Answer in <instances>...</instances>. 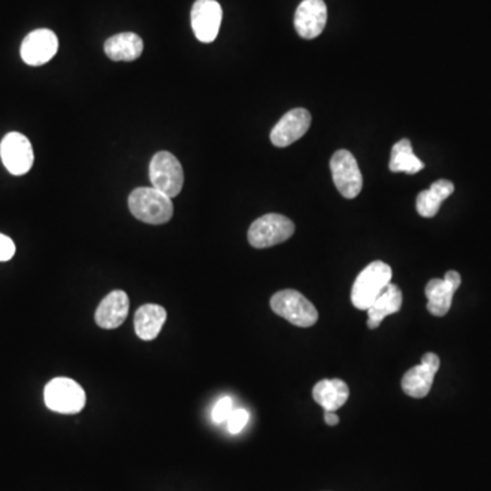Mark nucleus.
<instances>
[{
	"instance_id": "1",
	"label": "nucleus",
	"mask_w": 491,
	"mask_h": 491,
	"mask_svg": "<svg viewBox=\"0 0 491 491\" xmlns=\"http://www.w3.org/2000/svg\"><path fill=\"white\" fill-rule=\"evenodd\" d=\"M129 208L133 216L148 224H164L173 216V198L155 188H138L130 194Z\"/></svg>"
},
{
	"instance_id": "2",
	"label": "nucleus",
	"mask_w": 491,
	"mask_h": 491,
	"mask_svg": "<svg viewBox=\"0 0 491 491\" xmlns=\"http://www.w3.org/2000/svg\"><path fill=\"white\" fill-rule=\"evenodd\" d=\"M392 275V268L382 261H374L366 266L352 286V304L359 310H367L390 283Z\"/></svg>"
},
{
	"instance_id": "3",
	"label": "nucleus",
	"mask_w": 491,
	"mask_h": 491,
	"mask_svg": "<svg viewBox=\"0 0 491 491\" xmlns=\"http://www.w3.org/2000/svg\"><path fill=\"white\" fill-rule=\"evenodd\" d=\"M45 406L53 413L74 415L81 413L86 404V393L70 378H53L44 389Z\"/></svg>"
},
{
	"instance_id": "4",
	"label": "nucleus",
	"mask_w": 491,
	"mask_h": 491,
	"mask_svg": "<svg viewBox=\"0 0 491 491\" xmlns=\"http://www.w3.org/2000/svg\"><path fill=\"white\" fill-rule=\"evenodd\" d=\"M270 307L278 316L299 327H310L318 321V311L306 296L295 290L278 291L270 299Z\"/></svg>"
},
{
	"instance_id": "5",
	"label": "nucleus",
	"mask_w": 491,
	"mask_h": 491,
	"mask_svg": "<svg viewBox=\"0 0 491 491\" xmlns=\"http://www.w3.org/2000/svg\"><path fill=\"white\" fill-rule=\"evenodd\" d=\"M295 232V224L283 214L270 213L260 217L250 225V245L255 249H266L290 239Z\"/></svg>"
},
{
	"instance_id": "6",
	"label": "nucleus",
	"mask_w": 491,
	"mask_h": 491,
	"mask_svg": "<svg viewBox=\"0 0 491 491\" xmlns=\"http://www.w3.org/2000/svg\"><path fill=\"white\" fill-rule=\"evenodd\" d=\"M149 178L152 188L170 198L179 196L183 189L184 173L181 164L173 153L165 150H161L153 156L149 165Z\"/></svg>"
},
{
	"instance_id": "7",
	"label": "nucleus",
	"mask_w": 491,
	"mask_h": 491,
	"mask_svg": "<svg viewBox=\"0 0 491 491\" xmlns=\"http://www.w3.org/2000/svg\"><path fill=\"white\" fill-rule=\"evenodd\" d=\"M331 171L334 186L344 198L352 199L359 196L363 189V176L351 152L337 150L332 156Z\"/></svg>"
},
{
	"instance_id": "8",
	"label": "nucleus",
	"mask_w": 491,
	"mask_h": 491,
	"mask_svg": "<svg viewBox=\"0 0 491 491\" xmlns=\"http://www.w3.org/2000/svg\"><path fill=\"white\" fill-rule=\"evenodd\" d=\"M0 157L12 175H25L32 170L35 161L32 143L20 133H9L0 142Z\"/></svg>"
},
{
	"instance_id": "9",
	"label": "nucleus",
	"mask_w": 491,
	"mask_h": 491,
	"mask_svg": "<svg viewBox=\"0 0 491 491\" xmlns=\"http://www.w3.org/2000/svg\"><path fill=\"white\" fill-rule=\"evenodd\" d=\"M439 365L441 362H439V355L433 354V352L424 354L421 365L409 368L408 372L404 374L403 381H401L404 393L409 398H426L431 390Z\"/></svg>"
},
{
	"instance_id": "10",
	"label": "nucleus",
	"mask_w": 491,
	"mask_h": 491,
	"mask_svg": "<svg viewBox=\"0 0 491 491\" xmlns=\"http://www.w3.org/2000/svg\"><path fill=\"white\" fill-rule=\"evenodd\" d=\"M460 284H462V276L455 270L447 272L444 278L430 280L424 288L429 313L436 317H444L447 314Z\"/></svg>"
},
{
	"instance_id": "11",
	"label": "nucleus",
	"mask_w": 491,
	"mask_h": 491,
	"mask_svg": "<svg viewBox=\"0 0 491 491\" xmlns=\"http://www.w3.org/2000/svg\"><path fill=\"white\" fill-rule=\"evenodd\" d=\"M222 10L216 0H197L191 9V27L201 43H212L219 35Z\"/></svg>"
},
{
	"instance_id": "12",
	"label": "nucleus",
	"mask_w": 491,
	"mask_h": 491,
	"mask_svg": "<svg viewBox=\"0 0 491 491\" xmlns=\"http://www.w3.org/2000/svg\"><path fill=\"white\" fill-rule=\"evenodd\" d=\"M59 41L50 29L30 32L20 45V58L29 66H43L58 52Z\"/></svg>"
},
{
	"instance_id": "13",
	"label": "nucleus",
	"mask_w": 491,
	"mask_h": 491,
	"mask_svg": "<svg viewBox=\"0 0 491 491\" xmlns=\"http://www.w3.org/2000/svg\"><path fill=\"white\" fill-rule=\"evenodd\" d=\"M311 115L304 109L286 112L270 133V141L278 148H286L301 140L310 129Z\"/></svg>"
},
{
	"instance_id": "14",
	"label": "nucleus",
	"mask_w": 491,
	"mask_h": 491,
	"mask_svg": "<svg viewBox=\"0 0 491 491\" xmlns=\"http://www.w3.org/2000/svg\"><path fill=\"white\" fill-rule=\"evenodd\" d=\"M327 9L324 0H303L294 18L296 32L302 38L313 40L324 32Z\"/></svg>"
},
{
	"instance_id": "15",
	"label": "nucleus",
	"mask_w": 491,
	"mask_h": 491,
	"mask_svg": "<svg viewBox=\"0 0 491 491\" xmlns=\"http://www.w3.org/2000/svg\"><path fill=\"white\" fill-rule=\"evenodd\" d=\"M129 296L123 291H112L102 299L96 310V324L102 329H117L126 321L129 314Z\"/></svg>"
},
{
	"instance_id": "16",
	"label": "nucleus",
	"mask_w": 491,
	"mask_h": 491,
	"mask_svg": "<svg viewBox=\"0 0 491 491\" xmlns=\"http://www.w3.org/2000/svg\"><path fill=\"white\" fill-rule=\"evenodd\" d=\"M403 306V293L396 284L389 283L381 295L368 307V329H377L388 316L398 313Z\"/></svg>"
},
{
	"instance_id": "17",
	"label": "nucleus",
	"mask_w": 491,
	"mask_h": 491,
	"mask_svg": "<svg viewBox=\"0 0 491 491\" xmlns=\"http://www.w3.org/2000/svg\"><path fill=\"white\" fill-rule=\"evenodd\" d=\"M167 319V311L158 304H143L134 316L135 334L141 340L150 342L160 334Z\"/></svg>"
},
{
	"instance_id": "18",
	"label": "nucleus",
	"mask_w": 491,
	"mask_h": 491,
	"mask_svg": "<svg viewBox=\"0 0 491 491\" xmlns=\"http://www.w3.org/2000/svg\"><path fill=\"white\" fill-rule=\"evenodd\" d=\"M104 51L115 61H133L142 55L143 41L133 32L112 36L104 44Z\"/></svg>"
},
{
	"instance_id": "19",
	"label": "nucleus",
	"mask_w": 491,
	"mask_h": 491,
	"mask_svg": "<svg viewBox=\"0 0 491 491\" xmlns=\"http://www.w3.org/2000/svg\"><path fill=\"white\" fill-rule=\"evenodd\" d=\"M350 398V388L342 380H322L313 389V398L325 411L336 413Z\"/></svg>"
},
{
	"instance_id": "20",
	"label": "nucleus",
	"mask_w": 491,
	"mask_h": 491,
	"mask_svg": "<svg viewBox=\"0 0 491 491\" xmlns=\"http://www.w3.org/2000/svg\"><path fill=\"white\" fill-rule=\"evenodd\" d=\"M455 191V184L447 179H439L431 184L429 190H423L419 193L416 198V211L422 217L431 219L436 216L441 208L442 202L452 196Z\"/></svg>"
},
{
	"instance_id": "21",
	"label": "nucleus",
	"mask_w": 491,
	"mask_h": 491,
	"mask_svg": "<svg viewBox=\"0 0 491 491\" xmlns=\"http://www.w3.org/2000/svg\"><path fill=\"white\" fill-rule=\"evenodd\" d=\"M423 168L424 164L414 153L411 141L404 138L393 145L390 161H389V170L392 173H406L414 175Z\"/></svg>"
},
{
	"instance_id": "22",
	"label": "nucleus",
	"mask_w": 491,
	"mask_h": 491,
	"mask_svg": "<svg viewBox=\"0 0 491 491\" xmlns=\"http://www.w3.org/2000/svg\"><path fill=\"white\" fill-rule=\"evenodd\" d=\"M232 411H234V409H232V398H220L216 406H214L213 413H212V419H213L214 423H222V422L229 421Z\"/></svg>"
},
{
	"instance_id": "23",
	"label": "nucleus",
	"mask_w": 491,
	"mask_h": 491,
	"mask_svg": "<svg viewBox=\"0 0 491 491\" xmlns=\"http://www.w3.org/2000/svg\"><path fill=\"white\" fill-rule=\"evenodd\" d=\"M250 415L246 409H235L229 418V431L231 434H239L246 424L249 423Z\"/></svg>"
},
{
	"instance_id": "24",
	"label": "nucleus",
	"mask_w": 491,
	"mask_h": 491,
	"mask_svg": "<svg viewBox=\"0 0 491 491\" xmlns=\"http://www.w3.org/2000/svg\"><path fill=\"white\" fill-rule=\"evenodd\" d=\"M15 254V245L9 237L0 234V262L12 260Z\"/></svg>"
},
{
	"instance_id": "25",
	"label": "nucleus",
	"mask_w": 491,
	"mask_h": 491,
	"mask_svg": "<svg viewBox=\"0 0 491 491\" xmlns=\"http://www.w3.org/2000/svg\"><path fill=\"white\" fill-rule=\"evenodd\" d=\"M324 419L329 426H336L340 422L339 416L334 413H331V411H325Z\"/></svg>"
}]
</instances>
